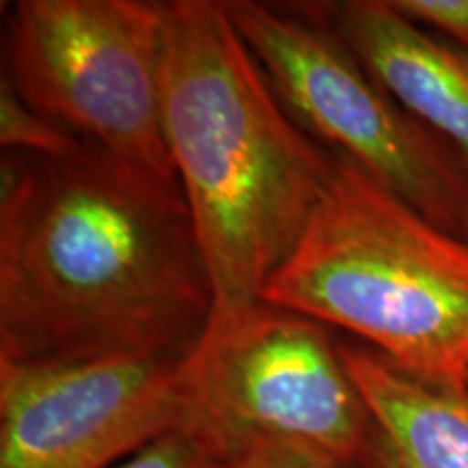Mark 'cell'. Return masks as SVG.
<instances>
[{"label": "cell", "mask_w": 468, "mask_h": 468, "mask_svg": "<svg viewBox=\"0 0 468 468\" xmlns=\"http://www.w3.org/2000/svg\"><path fill=\"white\" fill-rule=\"evenodd\" d=\"M163 131L213 284L210 319L262 300L324 200L336 156L297 124L226 3H163Z\"/></svg>", "instance_id": "7a4b0ae2"}, {"label": "cell", "mask_w": 468, "mask_h": 468, "mask_svg": "<svg viewBox=\"0 0 468 468\" xmlns=\"http://www.w3.org/2000/svg\"><path fill=\"white\" fill-rule=\"evenodd\" d=\"M466 388H468V378H466Z\"/></svg>", "instance_id": "4fadbf2b"}, {"label": "cell", "mask_w": 468, "mask_h": 468, "mask_svg": "<svg viewBox=\"0 0 468 468\" xmlns=\"http://www.w3.org/2000/svg\"><path fill=\"white\" fill-rule=\"evenodd\" d=\"M113 468H215V464L196 442L172 431Z\"/></svg>", "instance_id": "7c38bea8"}, {"label": "cell", "mask_w": 468, "mask_h": 468, "mask_svg": "<svg viewBox=\"0 0 468 468\" xmlns=\"http://www.w3.org/2000/svg\"><path fill=\"white\" fill-rule=\"evenodd\" d=\"M262 302L358 336L397 367L466 386L468 241L347 156Z\"/></svg>", "instance_id": "3957f363"}, {"label": "cell", "mask_w": 468, "mask_h": 468, "mask_svg": "<svg viewBox=\"0 0 468 468\" xmlns=\"http://www.w3.org/2000/svg\"><path fill=\"white\" fill-rule=\"evenodd\" d=\"M269 85L314 142L335 148L442 230L468 241V176L458 156L300 5L226 3Z\"/></svg>", "instance_id": "5b68a950"}, {"label": "cell", "mask_w": 468, "mask_h": 468, "mask_svg": "<svg viewBox=\"0 0 468 468\" xmlns=\"http://www.w3.org/2000/svg\"><path fill=\"white\" fill-rule=\"evenodd\" d=\"M397 11L468 55V0H390Z\"/></svg>", "instance_id": "8fae6325"}, {"label": "cell", "mask_w": 468, "mask_h": 468, "mask_svg": "<svg viewBox=\"0 0 468 468\" xmlns=\"http://www.w3.org/2000/svg\"><path fill=\"white\" fill-rule=\"evenodd\" d=\"M371 430L358 468H468V388L423 379L365 345L341 343Z\"/></svg>", "instance_id": "9c48e42d"}, {"label": "cell", "mask_w": 468, "mask_h": 468, "mask_svg": "<svg viewBox=\"0 0 468 468\" xmlns=\"http://www.w3.org/2000/svg\"><path fill=\"white\" fill-rule=\"evenodd\" d=\"M213 284L176 176L83 142L3 152L0 358L189 354Z\"/></svg>", "instance_id": "6da1fadb"}, {"label": "cell", "mask_w": 468, "mask_h": 468, "mask_svg": "<svg viewBox=\"0 0 468 468\" xmlns=\"http://www.w3.org/2000/svg\"><path fill=\"white\" fill-rule=\"evenodd\" d=\"M185 356L0 358V468H113L172 434Z\"/></svg>", "instance_id": "52a82bcc"}, {"label": "cell", "mask_w": 468, "mask_h": 468, "mask_svg": "<svg viewBox=\"0 0 468 468\" xmlns=\"http://www.w3.org/2000/svg\"><path fill=\"white\" fill-rule=\"evenodd\" d=\"M163 3L17 0L3 76L28 107L83 142L176 176L163 131Z\"/></svg>", "instance_id": "8992f818"}, {"label": "cell", "mask_w": 468, "mask_h": 468, "mask_svg": "<svg viewBox=\"0 0 468 468\" xmlns=\"http://www.w3.org/2000/svg\"><path fill=\"white\" fill-rule=\"evenodd\" d=\"M335 31L373 79L458 156L468 176V55L390 0L297 3Z\"/></svg>", "instance_id": "ba28073f"}, {"label": "cell", "mask_w": 468, "mask_h": 468, "mask_svg": "<svg viewBox=\"0 0 468 468\" xmlns=\"http://www.w3.org/2000/svg\"><path fill=\"white\" fill-rule=\"evenodd\" d=\"M0 145L3 152L68 156L83 145V139L28 107L3 76L0 79Z\"/></svg>", "instance_id": "30bf717a"}, {"label": "cell", "mask_w": 468, "mask_h": 468, "mask_svg": "<svg viewBox=\"0 0 468 468\" xmlns=\"http://www.w3.org/2000/svg\"><path fill=\"white\" fill-rule=\"evenodd\" d=\"M178 395L176 431L215 468H358L371 430L341 341L262 300L208 321Z\"/></svg>", "instance_id": "277c9868"}]
</instances>
